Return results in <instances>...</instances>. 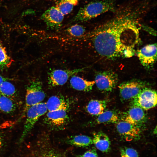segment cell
Wrapping results in <instances>:
<instances>
[{
    "mask_svg": "<svg viewBox=\"0 0 157 157\" xmlns=\"http://www.w3.org/2000/svg\"><path fill=\"white\" fill-rule=\"evenodd\" d=\"M45 96L42 83L40 81H34L28 84L26 88L25 104L20 119L25 116L27 110L30 107L41 102Z\"/></svg>",
    "mask_w": 157,
    "mask_h": 157,
    "instance_id": "3957f363",
    "label": "cell"
},
{
    "mask_svg": "<svg viewBox=\"0 0 157 157\" xmlns=\"http://www.w3.org/2000/svg\"><path fill=\"white\" fill-rule=\"evenodd\" d=\"M93 144L99 151L107 153L110 150L111 143L108 136L102 131H99L93 134Z\"/></svg>",
    "mask_w": 157,
    "mask_h": 157,
    "instance_id": "5bb4252c",
    "label": "cell"
},
{
    "mask_svg": "<svg viewBox=\"0 0 157 157\" xmlns=\"http://www.w3.org/2000/svg\"><path fill=\"white\" fill-rule=\"evenodd\" d=\"M143 7H126L81 37L89 41L94 51L101 57H131L139 42V22L144 11Z\"/></svg>",
    "mask_w": 157,
    "mask_h": 157,
    "instance_id": "6da1fadb",
    "label": "cell"
},
{
    "mask_svg": "<svg viewBox=\"0 0 157 157\" xmlns=\"http://www.w3.org/2000/svg\"><path fill=\"white\" fill-rule=\"evenodd\" d=\"M98 116L95 121L98 124L117 123L119 121L118 115L113 110L104 111Z\"/></svg>",
    "mask_w": 157,
    "mask_h": 157,
    "instance_id": "d6986e66",
    "label": "cell"
},
{
    "mask_svg": "<svg viewBox=\"0 0 157 157\" xmlns=\"http://www.w3.org/2000/svg\"><path fill=\"white\" fill-rule=\"evenodd\" d=\"M78 3V0H59L55 6L64 15L70 13Z\"/></svg>",
    "mask_w": 157,
    "mask_h": 157,
    "instance_id": "ffe728a7",
    "label": "cell"
},
{
    "mask_svg": "<svg viewBox=\"0 0 157 157\" xmlns=\"http://www.w3.org/2000/svg\"><path fill=\"white\" fill-rule=\"evenodd\" d=\"M46 103L48 111L61 110L67 111L69 107L67 101L63 97L59 96H52Z\"/></svg>",
    "mask_w": 157,
    "mask_h": 157,
    "instance_id": "9a60e30c",
    "label": "cell"
},
{
    "mask_svg": "<svg viewBox=\"0 0 157 157\" xmlns=\"http://www.w3.org/2000/svg\"><path fill=\"white\" fill-rule=\"evenodd\" d=\"M143 82L133 80L123 82L118 87L122 100L127 101L133 99L145 87Z\"/></svg>",
    "mask_w": 157,
    "mask_h": 157,
    "instance_id": "9c48e42d",
    "label": "cell"
},
{
    "mask_svg": "<svg viewBox=\"0 0 157 157\" xmlns=\"http://www.w3.org/2000/svg\"><path fill=\"white\" fill-rule=\"evenodd\" d=\"M16 106L12 99L8 97L0 95V112L10 113L14 111Z\"/></svg>",
    "mask_w": 157,
    "mask_h": 157,
    "instance_id": "44dd1931",
    "label": "cell"
},
{
    "mask_svg": "<svg viewBox=\"0 0 157 157\" xmlns=\"http://www.w3.org/2000/svg\"><path fill=\"white\" fill-rule=\"evenodd\" d=\"M13 59L8 55L5 47L0 41V69L3 70L9 67Z\"/></svg>",
    "mask_w": 157,
    "mask_h": 157,
    "instance_id": "7402d4cb",
    "label": "cell"
},
{
    "mask_svg": "<svg viewBox=\"0 0 157 157\" xmlns=\"http://www.w3.org/2000/svg\"><path fill=\"white\" fill-rule=\"evenodd\" d=\"M145 119L144 110L138 106L132 105L125 114L123 120L139 126L145 121Z\"/></svg>",
    "mask_w": 157,
    "mask_h": 157,
    "instance_id": "4fadbf2b",
    "label": "cell"
},
{
    "mask_svg": "<svg viewBox=\"0 0 157 157\" xmlns=\"http://www.w3.org/2000/svg\"><path fill=\"white\" fill-rule=\"evenodd\" d=\"M115 8L113 0L92 1L81 8L72 21L87 22L106 12L114 11Z\"/></svg>",
    "mask_w": 157,
    "mask_h": 157,
    "instance_id": "7a4b0ae2",
    "label": "cell"
},
{
    "mask_svg": "<svg viewBox=\"0 0 157 157\" xmlns=\"http://www.w3.org/2000/svg\"><path fill=\"white\" fill-rule=\"evenodd\" d=\"M47 111L46 103L40 102L30 107L27 110L23 131L19 139L22 142L31 131L39 119Z\"/></svg>",
    "mask_w": 157,
    "mask_h": 157,
    "instance_id": "277c9868",
    "label": "cell"
},
{
    "mask_svg": "<svg viewBox=\"0 0 157 157\" xmlns=\"http://www.w3.org/2000/svg\"><path fill=\"white\" fill-rule=\"evenodd\" d=\"M117 123L116 127L117 132L126 141H133L140 138L141 131L139 126L123 120L119 121Z\"/></svg>",
    "mask_w": 157,
    "mask_h": 157,
    "instance_id": "8fae6325",
    "label": "cell"
},
{
    "mask_svg": "<svg viewBox=\"0 0 157 157\" xmlns=\"http://www.w3.org/2000/svg\"><path fill=\"white\" fill-rule=\"evenodd\" d=\"M69 117L67 111L59 110L48 111L44 122L48 127L53 129H60L66 125Z\"/></svg>",
    "mask_w": 157,
    "mask_h": 157,
    "instance_id": "ba28073f",
    "label": "cell"
},
{
    "mask_svg": "<svg viewBox=\"0 0 157 157\" xmlns=\"http://www.w3.org/2000/svg\"><path fill=\"white\" fill-rule=\"evenodd\" d=\"M85 28L83 26L76 24L67 28L66 32L71 37L78 38L84 35L85 33Z\"/></svg>",
    "mask_w": 157,
    "mask_h": 157,
    "instance_id": "cb8c5ba5",
    "label": "cell"
},
{
    "mask_svg": "<svg viewBox=\"0 0 157 157\" xmlns=\"http://www.w3.org/2000/svg\"><path fill=\"white\" fill-rule=\"evenodd\" d=\"M121 157H139L138 153L135 149L123 147L120 149Z\"/></svg>",
    "mask_w": 157,
    "mask_h": 157,
    "instance_id": "d4e9b609",
    "label": "cell"
},
{
    "mask_svg": "<svg viewBox=\"0 0 157 157\" xmlns=\"http://www.w3.org/2000/svg\"><path fill=\"white\" fill-rule=\"evenodd\" d=\"M16 90L14 85L8 81H5L0 84V95L12 99L15 95Z\"/></svg>",
    "mask_w": 157,
    "mask_h": 157,
    "instance_id": "603a6c76",
    "label": "cell"
},
{
    "mask_svg": "<svg viewBox=\"0 0 157 157\" xmlns=\"http://www.w3.org/2000/svg\"><path fill=\"white\" fill-rule=\"evenodd\" d=\"M69 82L71 86L73 89L85 92L91 90L95 83L94 81L87 80L75 75L71 76Z\"/></svg>",
    "mask_w": 157,
    "mask_h": 157,
    "instance_id": "2e32d148",
    "label": "cell"
},
{
    "mask_svg": "<svg viewBox=\"0 0 157 157\" xmlns=\"http://www.w3.org/2000/svg\"><path fill=\"white\" fill-rule=\"evenodd\" d=\"M137 55L141 64L145 67H152L157 59L156 43L147 45L138 50Z\"/></svg>",
    "mask_w": 157,
    "mask_h": 157,
    "instance_id": "7c38bea8",
    "label": "cell"
},
{
    "mask_svg": "<svg viewBox=\"0 0 157 157\" xmlns=\"http://www.w3.org/2000/svg\"><path fill=\"white\" fill-rule=\"evenodd\" d=\"M8 80L9 79L8 78L4 77L0 75V84L4 81H8Z\"/></svg>",
    "mask_w": 157,
    "mask_h": 157,
    "instance_id": "f1b7e54d",
    "label": "cell"
},
{
    "mask_svg": "<svg viewBox=\"0 0 157 157\" xmlns=\"http://www.w3.org/2000/svg\"><path fill=\"white\" fill-rule=\"evenodd\" d=\"M64 16L54 6L46 10L41 16V18L48 28L56 30L61 26Z\"/></svg>",
    "mask_w": 157,
    "mask_h": 157,
    "instance_id": "30bf717a",
    "label": "cell"
},
{
    "mask_svg": "<svg viewBox=\"0 0 157 157\" xmlns=\"http://www.w3.org/2000/svg\"><path fill=\"white\" fill-rule=\"evenodd\" d=\"M3 145V140L2 137L0 134V151L2 148Z\"/></svg>",
    "mask_w": 157,
    "mask_h": 157,
    "instance_id": "f546056e",
    "label": "cell"
},
{
    "mask_svg": "<svg viewBox=\"0 0 157 157\" xmlns=\"http://www.w3.org/2000/svg\"><path fill=\"white\" fill-rule=\"evenodd\" d=\"M132 105L138 106L144 110L154 107L157 102L156 92L144 87L133 99Z\"/></svg>",
    "mask_w": 157,
    "mask_h": 157,
    "instance_id": "52a82bcc",
    "label": "cell"
},
{
    "mask_svg": "<svg viewBox=\"0 0 157 157\" xmlns=\"http://www.w3.org/2000/svg\"><path fill=\"white\" fill-rule=\"evenodd\" d=\"M142 27L144 30L147 31L148 33H150L151 34L155 35L156 34V32H155V30L152 28H150V27L146 25L141 26Z\"/></svg>",
    "mask_w": 157,
    "mask_h": 157,
    "instance_id": "83f0119b",
    "label": "cell"
},
{
    "mask_svg": "<svg viewBox=\"0 0 157 157\" xmlns=\"http://www.w3.org/2000/svg\"><path fill=\"white\" fill-rule=\"evenodd\" d=\"M87 68L72 69H54L48 72V84L50 87L62 85L74 74L83 71Z\"/></svg>",
    "mask_w": 157,
    "mask_h": 157,
    "instance_id": "5b68a950",
    "label": "cell"
},
{
    "mask_svg": "<svg viewBox=\"0 0 157 157\" xmlns=\"http://www.w3.org/2000/svg\"><path fill=\"white\" fill-rule=\"evenodd\" d=\"M42 154L41 157H65L60 152L49 148L45 149Z\"/></svg>",
    "mask_w": 157,
    "mask_h": 157,
    "instance_id": "484cf974",
    "label": "cell"
},
{
    "mask_svg": "<svg viewBox=\"0 0 157 157\" xmlns=\"http://www.w3.org/2000/svg\"><path fill=\"white\" fill-rule=\"evenodd\" d=\"M118 77L115 73L106 71L97 73L95 78V84L97 88L103 92L112 91L118 82Z\"/></svg>",
    "mask_w": 157,
    "mask_h": 157,
    "instance_id": "8992f818",
    "label": "cell"
},
{
    "mask_svg": "<svg viewBox=\"0 0 157 157\" xmlns=\"http://www.w3.org/2000/svg\"><path fill=\"white\" fill-rule=\"evenodd\" d=\"M77 157H98L96 150L94 149L89 150L82 154L77 156Z\"/></svg>",
    "mask_w": 157,
    "mask_h": 157,
    "instance_id": "4316f807",
    "label": "cell"
},
{
    "mask_svg": "<svg viewBox=\"0 0 157 157\" xmlns=\"http://www.w3.org/2000/svg\"><path fill=\"white\" fill-rule=\"evenodd\" d=\"M107 104V102L105 100L92 99L88 103L86 110L90 115L98 116L104 112Z\"/></svg>",
    "mask_w": 157,
    "mask_h": 157,
    "instance_id": "e0dca14e",
    "label": "cell"
},
{
    "mask_svg": "<svg viewBox=\"0 0 157 157\" xmlns=\"http://www.w3.org/2000/svg\"><path fill=\"white\" fill-rule=\"evenodd\" d=\"M65 142L68 144L80 147H87L93 144L92 138L84 135L70 136L66 140Z\"/></svg>",
    "mask_w": 157,
    "mask_h": 157,
    "instance_id": "ac0fdd59",
    "label": "cell"
}]
</instances>
